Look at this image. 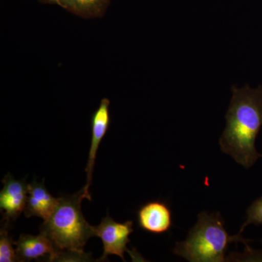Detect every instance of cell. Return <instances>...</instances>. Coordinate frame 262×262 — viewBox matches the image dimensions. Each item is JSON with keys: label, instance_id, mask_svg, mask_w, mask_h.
<instances>
[{"label": "cell", "instance_id": "ba28073f", "mask_svg": "<svg viewBox=\"0 0 262 262\" xmlns=\"http://www.w3.org/2000/svg\"><path fill=\"white\" fill-rule=\"evenodd\" d=\"M59 202V198H54L50 194L42 183L35 180L28 184V196L26 203L24 214L27 218L37 216L47 220L55 211Z\"/></svg>", "mask_w": 262, "mask_h": 262}, {"label": "cell", "instance_id": "6da1fadb", "mask_svg": "<svg viewBox=\"0 0 262 262\" xmlns=\"http://www.w3.org/2000/svg\"><path fill=\"white\" fill-rule=\"evenodd\" d=\"M232 92L220 148L239 165L250 168L262 157L255 146L262 127V86L252 89L248 84L244 88L233 85Z\"/></svg>", "mask_w": 262, "mask_h": 262}, {"label": "cell", "instance_id": "4fadbf2b", "mask_svg": "<svg viewBox=\"0 0 262 262\" xmlns=\"http://www.w3.org/2000/svg\"><path fill=\"white\" fill-rule=\"evenodd\" d=\"M39 1L43 3H46V4L58 5L57 0H39Z\"/></svg>", "mask_w": 262, "mask_h": 262}, {"label": "cell", "instance_id": "9c48e42d", "mask_svg": "<svg viewBox=\"0 0 262 262\" xmlns=\"http://www.w3.org/2000/svg\"><path fill=\"white\" fill-rule=\"evenodd\" d=\"M139 227L146 232L162 234L172 225L170 210L165 203L152 201L144 205L138 211Z\"/></svg>", "mask_w": 262, "mask_h": 262}, {"label": "cell", "instance_id": "8992f818", "mask_svg": "<svg viewBox=\"0 0 262 262\" xmlns=\"http://www.w3.org/2000/svg\"><path fill=\"white\" fill-rule=\"evenodd\" d=\"M110 101L107 98L101 99V103L96 112L94 113L91 120L92 123V137H91V147H90L89 159H88L87 167L85 168L87 173V182L84 186V192L88 196V200L91 201V195L90 194L89 188L92 182L93 173L96 159V155L98 147L101 141L106 135L110 127Z\"/></svg>", "mask_w": 262, "mask_h": 262}, {"label": "cell", "instance_id": "277c9868", "mask_svg": "<svg viewBox=\"0 0 262 262\" xmlns=\"http://www.w3.org/2000/svg\"><path fill=\"white\" fill-rule=\"evenodd\" d=\"M133 226L132 221L118 223L108 215L104 217L98 226H93L94 236L101 238L103 246V256L98 261H104L110 255H116L125 261V252L129 253L134 261H144L139 253L127 249V244L130 243L129 236L134 232Z\"/></svg>", "mask_w": 262, "mask_h": 262}, {"label": "cell", "instance_id": "3957f363", "mask_svg": "<svg viewBox=\"0 0 262 262\" xmlns=\"http://www.w3.org/2000/svg\"><path fill=\"white\" fill-rule=\"evenodd\" d=\"M232 242L246 243V239L241 234L229 235L219 213L203 212L187 239L177 243L173 252L190 262H223L227 247Z\"/></svg>", "mask_w": 262, "mask_h": 262}, {"label": "cell", "instance_id": "7a4b0ae2", "mask_svg": "<svg viewBox=\"0 0 262 262\" xmlns=\"http://www.w3.org/2000/svg\"><path fill=\"white\" fill-rule=\"evenodd\" d=\"M88 199L84 187L71 195L60 196L56 209L40 227L58 251L84 252L88 241L94 236L93 226L84 219L82 200Z\"/></svg>", "mask_w": 262, "mask_h": 262}, {"label": "cell", "instance_id": "8fae6325", "mask_svg": "<svg viewBox=\"0 0 262 262\" xmlns=\"http://www.w3.org/2000/svg\"><path fill=\"white\" fill-rule=\"evenodd\" d=\"M8 227L3 225L0 231V261H19L15 242L10 237L8 230Z\"/></svg>", "mask_w": 262, "mask_h": 262}, {"label": "cell", "instance_id": "30bf717a", "mask_svg": "<svg viewBox=\"0 0 262 262\" xmlns=\"http://www.w3.org/2000/svg\"><path fill=\"white\" fill-rule=\"evenodd\" d=\"M63 9L84 18H101L110 5V0H57Z\"/></svg>", "mask_w": 262, "mask_h": 262}, {"label": "cell", "instance_id": "52a82bcc", "mask_svg": "<svg viewBox=\"0 0 262 262\" xmlns=\"http://www.w3.org/2000/svg\"><path fill=\"white\" fill-rule=\"evenodd\" d=\"M15 245L19 261H30L43 257L48 258L49 261H55L58 258V251L42 232L38 235L21 234Z\"/></svg>", "mask_w": 262, "mask_h": 262}, {"label": "cell", "instance_id": "7c38bea8", "mask_svg": "<svg viewBox=\"0 0 262 262\" xmlns=\"http://www.w3.org/2000/svg\"><path fill=\"white\" fill-rule=\"evenodd\" d=\"M262 225V196L253 202L247 211V218L242 227L239 233L244 232L245 228L248 225Z\"/></svg>", "mask_w": 262, "mask_h": 262}, {"label": "cell", "instance_id": "5b68a950", "mask_svg": "<svg viewBox=\"0 0 262 262\" xmlns=\"http://www.w3.org/2000/svg\"><path fill=\"white\" fill-rule=\"evenodd\" d=\"M3 188L0 192V211L3 225L9 227L24 213L28 196V184L17 180L8 173L3 180Z\"/></svg>", "mask_w": 262, "mask_h": 262}]
</instances>
